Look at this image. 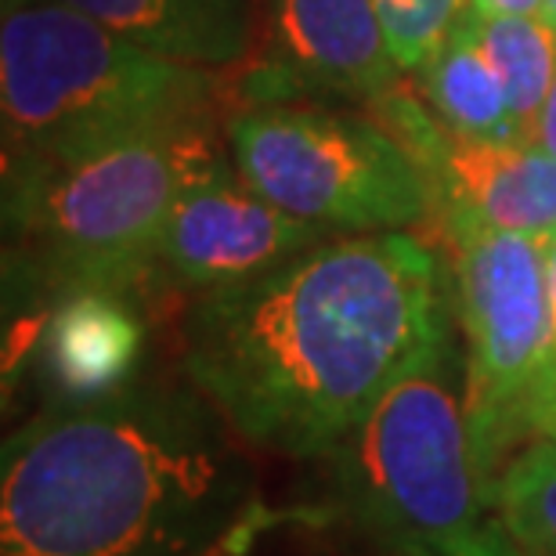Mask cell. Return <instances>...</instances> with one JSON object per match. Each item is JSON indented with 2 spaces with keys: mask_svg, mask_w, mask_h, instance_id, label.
Segmentation results:
<instances>
[{
  "mask_svg": "<svg viewBox=\"0 0 556 556\" xmlns=\"http://www.w3.org/2000/svg\"><path fill=\"white\" fill-rule=\"evenodd\" d=\"M455 300L408 231L329 236L185 318V372L239 438L329 455L369 408L452 340Z\"/></svg>",
  "mask_w": 556,
  "mask_h": 556,
  "instance_id": "6da1fadb",
  "label": "cell"
},
{
  "mask_svg": "<svg viewBox=\"0 0 556 556\" xmlns=\"http://www.w3.org/2000/svg\"><path fill=\"white\" fill-rule=\"evenodd\" d=\"M236 495L228 452L185 408L48 413L0 459V556H181Z\"/></svg>",
  "mask_w": 556,
  "mask_h": 556,
  "instance_id": "7a4b0ae2",
  "label": "cell"
},
{
  "mask_svg": "<svg viewBox=\"0 0 556 556\" xmlns=\"http://www.w3.org/2000/svg\"><path fill=\"white\" fill-rule=\"evenodd\" d=\"M214 73L163 59L62 0H18L0 26L4 177L203 124Z\"/></svg>",
  "mask_w": 556,
  "mask_h": 556,
  "instance_id": "3957f363",
  "label": "cell"
},
{
  "mask_svg": "<svg viewBox=\"0 0 556 556\" xmlns=\"http://www.w3.org/2000/svg\"><path fill=\"white\" fill-rule=\"evenodd\" d=\"M351 517L397 556H438L484 531L495 477L466 413V365L444 340L329 452Z\"/></svg>",
  "mask_w": 556,
  "mask_h": 556,
  "instance_id": "277c9868",
  "label": "cell"
},
{
  "mask_svg": "<svg viewBox=\"0 0 556 556\" xmlns=\"http://www.w3.org/2000/svg\"><path fill=\"white\" fill-rule=\"evenodd\" d=\"M206 124L116 144L87 160L4 177V217L43 282L124 293L155 268L177 199L214 174Z\"/></svg>",
  "mask_w": 556,
  "mask_h": 556,
  "instance_id": "5b68a950",
  "label": "cell"
},
{
  "mask_svg": "<svg viewBox=\"0 0 556 556\" xmlns=\"http://www.w3.org/2000/svg\"><path fill=\"white\" fill-rule=\"evenodd\" d=\"M228 144L253 192L332 236L405 231L433 210L430 177L372 119L268 102L231 119Z\"/></svg>",
  "mask_w": 556,
  "mask_h": 556,
  "instance_id": "8992f818",
  "label": "cell"
},
{
  "mask_svg": "<svg viewBox=\"0 0 556 556\" xmlns=\"http://www.w3.org/2000/svg\"><path fill=\"white\" fill-rule=\"evenodd\" d=\"M441 225L452 242V300L466 337V413L484 470L498 477L553 343L546 239L463 217Z\"/></svg>",
  "mask_w": 556,
  "mask_h": 556,
  "instance_id": "52a82bcc",
  "label": "cell"
},
{
  "mask_svg": "<svg viewBox=\"0 0 556 556\" xmlns=\"http://www.w3.org/2000/svg\"><path fill=\"white\" fill-rule=\"evenodd\" d=\"M380 124L413 152L433 188L441 220L481 225L549 239L556 231V160L525 141L459 135L427 113L402 87L372 102Z\"/></svg>",
  "mask_w": 556,
  "mask_h": 556,
  "instance_id": "ba28073f",
  "label": "cell"
},
{
  "mask_svg": "<svg viewBox=\"0 0 556 556\" xmlns=\"http://www.w3.org/2000/svg\"><path fill=\"white\" fill-rule=\"evenodd\" d=\"M329 236L332 231L286 214L239 174L217 166L177 199L155 268L203 296L250 282Z\"/></svg>",
  "mask_w": 556,
  "mask_h": 556,
  "instance_id": "9c48e42d",
  "label": "cell"
},
{
  "mask_svg": "<svg viewBox=\"0 0 556 556\" xmlns=\"http://www.w3.org/2000/svg\"><path fill=\"white\" fill-rule=\"evenodd\" d=\"M247 84L261 105L307 94L372 105L397 91L402 65L372 0H268V59Z\"/></svg>",
  "mask_w": 556,
  "mask_h": 556,
  "instance_id": "30bf717a",
  "label": "cell"
},
{
  "mask_svg": "<svg viewBox=\"0 0 556 556\" xmlns=\"http://www.w3.org/2000/svg\"><path fill=\"white\" fill-rule=\"evenodd\" d=\"M141 321L124 293L76 289L65 293L43 332V362L51 380L73 402H98L130 380L141 358Z\"/></svg>",
  "mask_w": 556,
  "mask_h": 556,
  "instance_id": "8fae6325",
  "label": "cell"
},
{
  "mask_svg": "<svg viewBox=\"0 0 556 556\" xmlns=\"http://www.w3.org/2000/svg\"><path fill=\"white\" fill-rule=\"evenodd\" d=\"M141 48L195 70H228L250 48L253 0H62Z\"/></svg>",
  "mask_w": 556,
  "mask_h": 556,
  "instance_id": "7c38bea8",
  "label": "cell"
},
{
  "mask_svg": "<svg viewBox=\"0 0 556 556\" xmlns=\"http://www.w3.org/2000/svg\"><path fill=\"white\" fill-rule=\"evenodd\" d=\"M419 76L433 116L444 127L492 141H525L517 130L514 109H509L503 76L495 73L492 59L481 48L470 8L463 11L448 40L441 43V51Z\"/></svg>",
  "mask_w": 556,
  "mask_h": 556,
  "instance_id": "4fadbf2b",
  "label": "cell"
},
{
  "mask_svg": "<svg viewBox=\"0 0 556 556\" xmlns=\"http://www.w3.org/2000/svg\"><path fill=\"white\" fill-rule=\"evenodd\" d=\"M473 26L484 54L492 59L495 73L503 76L520 138L531 144L539 113L556 80V33L542 15L481 18L473 11Z\"/></svg>",
  "mask_w": 556,
  "mask_h": 556,
  "instance_id": "5bb4252c",
  "label": "cell"
},
{
  "mask_svg": "<svg viewBox=\"0 0 556 556\" xmlns=\"http://www.w3.org/2000/svg\"><path fill=\"white\" fill-rule=\"evenodd\" d=\"M495 514L517 549L556 556V441H535L495 477Z\"/></svg>",
  "mask_w": 556,
  "mask_h": 556,
  "instance_id": "9a60e30c",
  "label": "cell"
},
{
  "mask_svg": "<svg viewBox=\"0 0 556 556\" xmlns=\"http://www.w3.org/2000/svg\"><path fill=\"white\" fill-rule=\"evenodd\" d=\"M372 4L402 73H422L470 0H372Z\"/></svg>",
  "mask_w": 556,
  "mask_h": 556,
  "instance_id": "2e32d148",
  "label": "cell"
},
{
  "mask_svg": "<svg viewBox=\"0 0 556 556\" xmlns=\"http://www.w3.org/2000/svg\"><path fill=\"white\" fill-rule=\"evenodd\" d=\"M556 441V358L542 365L535 387H531L525 408L517 419V441Z\"/></svg>",
  "mask_w": 556,
  "mask_h": 556,
  "instance_id": "e0dca14e",
  "label": "cell"
},
{
  "mask_svg": "<svg viewBox=\"0 0 556 556\" xmlns=\"http://www.w3.org/2000/svg\"><path fill=\"white\" fill-rule=\"evenodd\" d=\"M438 556H520V553H517V542L509 539L503 528L488 525L484 531H477L473 539H466L463 546H452Z\"/></svg>",
  "mask_w": 556,
  "mask_h": 556,
  "instance_id": "ac0fdd59",
  "label": "cell"
},
{
  "mask_svg": "<svg viewBox=\"0 0 556 556\" xmlns=\"http://www.w3.org/2000/svg\"><path fill=\"white\" fill-rule=\"evenodd\" d=\"M546 0H470V11L481 18H506V15H542Z\"/></svg>",
  "mask_w": 556,
  "mask_h": 556,
  "instance_id": "d6986e66",
  "label": "cell"
},
{
  "mask_svg": "<svg viewBox=\"0 0 556 556\" xmlns=\"http://www.w3.org/2000/svg\"><path fill=\"white\" fill-rule=\"evenodd\" d=\"M531 144L556 160V80L549 87L546 105H542V113H539V124H535V135H531Z\"/></svg>",
  "mask_w": 556,
  "mask_h": 556,
  "instance_id": "ffe728a7",
  "label": "cell"
},
{
  "mask_svg": "<svg viewBox=\"0 0 556 556\" xmlns=\"http://www.w3.org/2000/svg\"><path fill=\"white\" fill-rule=\"evenodd\" d=\"M546 286H549V318H553L549 358H556V231L546 239ZM549 358H546V362H549Z\"/></svg>",
  "mask_w": 556,
  "mask_h": 556,
  "instance_id": "44dd1931",
  "label": "cell"
},
{
  "mask_svg": "<svg viewBox=\"0 0 556 556\" xmlns=\"http://www.w3.org/2000/svg\"><path fill=\"white\" fill-rule=\"evenodd\" d=\"M542 18H546L549 29L556 33V0H546V4H542Z\"/></svg>",
  "mask_w": 556,
  "mask_h": 556,
  "instance_id": "7402d4cb",
  "label": "cell"
}]
</instances>
